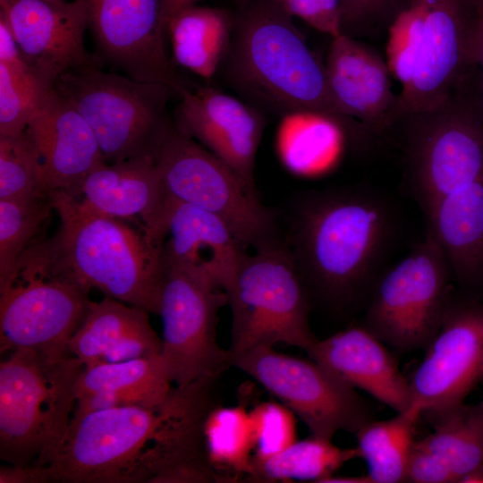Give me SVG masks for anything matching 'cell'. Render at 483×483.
Masks as SVG:
<instances>
[{
  "label": "cell",
  "mask_w": 483,
  "mask_h": 483,
  "mask_svg": "<svg viewBox=\"0 0 483 483\" xmlns=\"http://www.w3.org/2000/svg\"><path fill=\"white\" fill-rule=\"evenodd\" d=\"M205 452L212 467L235 481L251 472L254 452L250 411L242 404L219 406L208 412L202 428Z\"/></svg>",
  "instance_id": "obj_31"
},
{
  "label": "cell",
  "mask_w": 483,
  "mask_h": 483,
  "mask_svg": "<svg viewBox=\"0 0 483 483\" xmlns=\"http://www.w3.org/2000/svg\"><path fill=\"white\" fill-rule=\"evenodd\" d=\"M404 482L452 483L456 482V478L438 455L416 440L408 459Z\"/></svg>",
  "instance_id": "obj_39"
},
{
  "label": "cell",
  "mask_w": 483,
  "mask_h": 483,
  "mask_svg": "<svg viewBox=\"0 0 483 483\" xmlns=\"http://www.w3.org/2000/svg\"><path fill=\"white\" fill-rule=\"evenodd\" d=\"M425 350L409 379L412 404L431 415L464 403L483 381V304L451 292Z\"/></svg>",
  "instance_id": "obj_16"
},
{
  "label": "cell",
  "mask_w": 483,
  "mask_h": 483,
  "mask_svg": "<svg viewBox=\"0 0 483 483\" xmlns=\"http://www.w3.org/2000/svg\"><path fill=\"white\" fill-rule=\"evenodd\" d=\"M173 121L256 190L255 159L267 124L262 111L215 88L200 87L182 93Z\"/></svg>",
  "instance_id": "obj_18"
},
{
  "label": "cell",
  "mask_w": 483,
  "mask_h": 483,
  "mask_svg": "<svg viewBox=\"0 0 483 483\" xmlns=\"http://www.w3.org/2000/svg\"><path fill=\"white\" fill-rule=\"evenodd\" d=\"M166 264L225 292L246 255L245 246L216 216L169 198L164 224Z\"/></svg>",
  "instance_id": "obj_20"
},
{
  "label": "cell",
  "mask_w": 483,
  "mask_h": 483,
  "mask_svg": "<svg viewBox=\"0 0 483 483\" xmlns=\"http://www.w3.org/2000/svg\"><path fill=\"white\" fill-rule=\"evenodd\" d=\"M434 428L419 441L450 468L456 482L483 469V402L431 414Z\"/></svg>",
  "instance_id": "obj_29"
},
{
  "label": "cell",
  "mask_w": 483,
  "mask_h": 483,
  "mask_svg": "<svg viewBox=\"0 0 483 483\" xmlns=\"http://www.w3.org/2000/svg\"><path fill=\"white\" fill-rule=\"evenodd\" d=\"M475 2L479 23L477 63L479 68V91L483 109V0H475Z\"/></svg>",
  "instance_id": "obj_42"
},
{
  "label": "cell",
  "mask_w": 483,
  "mask_h": 483,
  "mask_svg": "<svg viewBox=\"0 0 483 483\" xmlns=\"http://www.w3.org/2000/svg\"><path fill=\"white\" fill-rule=\"evenodd\" d=\"M0 9L25 63L45 88H53L71 69L101 65L85 47L86 15L77 1L0 0Z\"/></svg>",
  "instance_id": "obj_17"
},
{
  "label": "cell",
  "mask_w": 483,
  "mask_h": 483,
  "mask_svg": "<svg viewBox=\"0 0 483 483\" xmlns=\"http://www.w3.org/2000/svg\"><path fill=\"white\" fill-rule=\"evenodd\" d=\"M218 378L175 386L154 406L72 416L46 466L51 482H226L208 460L202 428Z\"/></svg>",
  "instance_id": "obj_1"
},
{
  "label": "cell",
  "mask_w": 483,
  "mask_h": 483,
  "mask_svg": "<svg viewBox=\"0 0 483 483\" xmlns=\"http://www.w3.org/2000/svg\"><path fill=\"white\" fill-rule=\"evenodd\" d=\"M377 198L352 190L309 192L288 218L283 241L311 302L344 311L369 289L393 221Z\"/></svg>",
  "instance_id": "obj_2"
},
{
  "label": "cell",
  "mask_w": 483,
  "mask_h": 483,
  "mask_svg": "<svg viewBox=\"0 0 483 483\" xmlns=\"http://www.w3.org/2000/svg\"><path fill=\"white\" fill-rule=\"evenodd\" d=\"M157 165L166 195L219 217L247 248L283 239L276 214L233 169L173 123Z\"/></svg>",
  "instance_id": "obj_8"
},
{
  "label": "cell",
  "mask_w": 483,
  "mask_h": 483,
  "mask_svg": "<svg viewBox=\"0 0 483 483\" xmlns=\"http://www.w3.org/2000/svg\"><path fill=\"white\" fill-rule=\"evenodd\" d=\"M45 196L38 155L26 132L0 135V199Z\"/></svg>",
  "instance_id": "obj_33"
},
{
  "label": "cell",
  "mask_w": 483,
  "mask_h": 483,
  "mask_svg": "<svg viewBox=\"0 0 483 483\" xmlns=\"http://www.w3.org/2000/svg\"><path fill=\"white\" fill-rule=\"evenodd\" d=\"M407 1L340 0L342 34L354 38L385 19H394Z\"/></svg>",
  "instance_id": "obj_37"
},
{
  "label": "cell",
  "mask_w": 483,
  "mask_h": 483,
  "mask_svg": "<svg viewBox=\"0 0 483 483\" xmlns=\"http://www.w3.org/2000/svg\"><path fill=\"white\" fill-rule=\"evenodd\" d=\"M38 158L43 191H63L76 198L84 179L107 163L83 116L52 88L24 131Z\"/></svg>",
  "instance_id": "obj_19"
},
{
  "label": "cell",
  "mask_w": 483,
  "mask_h": 483,
  "mask_svg": "<svg viewBox=\"0 0 483 483\" xmlns=\"http://www.w3.org/2000/svg\"><path fill=\"white\" fill-rule=\"evenodd\" d=\"M460 482L464 483H483V469L475 470L465 477Z\"/></svg>",
  "instance_id": "obj_45"
},
{
  "label": "cell",
  "mask_w": 483,
  "mask_h": 483,
  "mask_svg": "<svg viewBox=\"0 0 483 483\" xmlns=\"http://www.w3.org/2000/svg\"><path fill=\"white\" fill-rule=\"evenodd\" d=\"M423 414L412 404L388 419H372L356 433L360 458L368 464L370 483L404 482L408 459L414 445L416 426Z\"/></svg>",
  "instance_id": "obj_28"
},
{
  "label": "cell",
  "mask_w": 483,
  "mask_h": 483,
  "mask_svg": "<svg viewBox=\"0 0 483 483\" xmlns=\"http://www.w3.org/2000/svg\"><path fill=\"white\" fill-rule=\"evenodd\" d=\"M254 250L225 292L232 312L231 361L277 343L307 352L318 340L309 323L312 302L283 239Z\"/></svg>",
  "instance_id": "obj_7"
},
{
  "label": "cell",
  "mask_w": 483,
  "mask_h": 483,
  "mask_svg": "<svg viewBox=\"0 0 483 483\" xmlns=\"http://www.w3.org/2000/svg\"><path fill=\"white\" fill-rule=\"evenodd\" d=\"M200 0H161L162 18L166 30L167 22L177 13L190 6L195 5Z\"/></svg>",
  "instance_id": "obj_43"
},
{
  "label": "cell",
  "mask_w": 483,
  "mask_h": 483,
  "mask_svg": "<svg viewBox=\"0 0 483 483\" xmlns=\"http://www.w3.org/2000/svg\"><path fill=\"white\" fill-rule=\"evenodd\" d=\"M477 72L444 105L406 118L411 121V181L422 208L483 179V109Z\"/></svg>",
  "instance_id": "obj_9"
},
{
  "label": "cell",
  "mask_w": 483,
  "mask_h": 483,
  "mask_svg": "<svg viewBox=\"0 0 483 483\" xmlns=\"http://www.w3.org/2000/svg\"><path fill=\"white\" fill-rule=\"evenodd\" d=\"M289 408L312 436L330 439L338 431L356 433L374 419L355 388L314 360H304L259 347L232 359Z\"/></svg>",
  "instance_id": "obj_11"
},
{
  "label": "cell",
  "mask_w": 483,
  "mask_h": 483,
  "mask_svg": "<svg viewBox=\"0 0 483 483\" xmlns=\"http://www.w3.org/2000/svg\"><path fill=\"white\" fill-rule=\"evenodd\" d=\"M324 64L330 93L343 117H355L377 131L390 126L398 95L381 55L341 34L332 38Z\"/></svg>",
  "instance_id": "obj_22"
},
{
  "label": "cell",
  "mask_w": 483,
  "mask_h": 483,
  "mask_svg": "<svg viewBox=\"0 0 483 483\" xmlns=\"http://www.w3.org/2000/svg\"><path fill=\"white\" fill-rule=\"evenodd\" d=\"M306 352L344 382L365 391L396 413L412 406L409 379L400 371L387 346L362 326L318 339Z\"/></svg>",
  "instance_id": "obj_23"
},
{
  "label": "cell",
  "mask_w": 483,
  "mask_h": 483,
  "mask_svg": "<svg viewBox=\"0 0 483 483\" xmlns=\"http://www.w3.org/2000/svg\"><path fill=\"white\" fill-rule=\"evenodd\" d=\"M47 196L59 217L58 228L30 246L16 269L27 266L63 276L158 315L166 274L163 248L143 230L93 211L65 191Z\"/></svg>",
  "instance_id": "obj_3"
},
{
  "label": "cell",
  "mask_w": 483,
  "mask_h": 483,
  "mask_svg": "<svg viewBox=\"0 0 483 483\" xmlns=\"http://www.w3.org/2000/svg\"><path fill=\"white\" fill-rule=\"evenodd\" d=\"M370 483L367 475L365 476H335L332 475L325 479L321 483Z\"/></svg>",
  "instance_id": "obj_44"
},
{
  "label": "cell",
  "mask_w": 483,
  "mask_h": 483,
  "mask_svg": "<svg viewBox=\"0 0 483 483\" xmlns=\"http://www.w3.org/2000/svg\"><path fill=\"white\" fill-rule=\"evenodd\" d=\"M421 40L409 84L398 95L389 125L439 107L478 71L475 0H421Z\"/></svg>",
  "instance_id": "obj_12"
},
{
  "label": "cell",
  "mask_w": 483,
  "mask_h": 483,
  "mask_svg": "<svg viewBox=\"0 0 483 483\" xmlns=\"http://www.w3.org/2000/svg\"><path fill=\"white\" fill-rule=\"evenodd\" d=\"M227 295L182 268L166 264L159 314L163 323L161 359L172 383L187 386L218 378L230 367L228 349L218 341V313Z\"/></svg>",
  "instance_id": "obj_13"
},
{
  "label": "cell",
  "mask_w": 483,
  "mask_h": 483,
  "mask_svg": "<svg viewBox=\"0 0 483 483\" xmlns=\"http://www.w3.org/2000/svg\"><path fill=\"white\" fill-rule=\"evenodd\" d=\"M83 8L97 62L177 97L192 89L168 58L161 0H75Z\"/></svg>",
  "instance_id": "obj_14"
},
{
  "label": "cell",
  "mask_w": 483,
  "mask_h": 483,
  "mask_svg": "<svg viewBox=\"0 0 483 483\" xmlns=\"http://www.w3.org/2000/svg\"><path fill=\"white\" fill-rule=\"evenodd\" d=\"M89 290L63 276L21 266L0 289L1 353L18 349L70 352L83 322Z\"/></svg>",
  "instance_id": "obj_15"
},
{
  "label": "cell",
  "mask_w": 483,
  "mask_h": 483,
  "mask_svg": "<svg viewBox=\"0 0 483 483\" xmlns=\"http://www.w3.org/2000/svg\"><path fill=\"white\" fill-rule=\"evenodd\" d=\"M53 88L87 121L107 163L136 157L157 160L173 123L167 86L136 80L99 64L62 73Z\"/></svg>",
  "instance_id": "obj_6"
},
{
  "label": "cell",
  "mask_w": 483,
  "mask_h": 483,
  "mask_svg": "<svg viewBox=\"0 0 483 483\" xmlns=\"http://www.w3.org/2000/svg\"><path fill=\"white\" fill-rule=\"evenodd\" d=\"M88 208L120 219H136L157 245H163L169 197L152 157L106 163L81 182L76 196Z\"/></svg>",
  "instance_id": "obj_21"
},
{
  "label": "cell",
  "mask_w": 483,
  "mask_h": 483,
  "mask_svg": "<svg viewBox=\"0 0 483 483\" xmlns=\"http://www.w3.org/2000/svg\"><path fill=\"white\" fill-rule=\"evenodd\" d=\"M233 24V17L218 8L195 4L177 13L166 24L172 62L212 79L228 52Z\"/></svg>",
  "instance_id": "obj_26"
},
{
  "label": "cell",
  "mask_w": 483,
  "mask_h": 483,
  "mask_svg": "<svg viewBox=\"0 0 483 483\" xmlns=\"http://www.w3.org/2000/svg\"><path fill=\"white\" fill-rule=\"evenodd\" d=\"M148 314L109 296L91 301L68 349L85 368L159 356L162 339L152 328Z\"/></svg>",
  "instance_id": "obj_24"
},
{
  "label": "cell",
  "mask_w": 483,
  "mask_h": 483,
  "mask_svg": "<svg viewBox=\"0 0 483 483\" xmlns=\"http://www.w3.org/2000/svg\"><path fill=\"white\" fill-rule=\"evenodd\" d=\"M360 458L357 447L341 448L330 439L312 436L296 440L279 453L252 461L248 479L254 481L310 480L322 482L347 462Z\"/></svg>",
  "instance_id": "obj_30"
},
{
  "label": "cell",
  "mask_w": 483,
  "mask_h": 483,
  "mask_svg": "<svg viewBox=\"0 0 483 483\" xmlns=\"http://www.w3.org/2000/svg\"><path fill=\"white\" fill-rule=\"evenodd\" d=\"M84 364L70 352L18 349L0 363V457L47 466L68 430Z\"/></svg>",
  "instance_id": "obj_5"
},
{
  "label": "cell",
  "mask_w": 483,
  "mask_h": 483,
  "mask_svg": "<svg viewBox=\"0 0 483 483\" xmlns=\"http://www.w3.org/2000/svg\"><path fill=\"white\" fill-rule=\"evenodd\" d=\"M219 72L225 84L260 111L282 116L310 111L345 120L330 93L325 64L292 17L272 0H250L233 17Z\"/></svg>",
  "instance_id": "obj_4"
},
{
  "label": "cell",
  "mask_w": 483,
  "mask_h": 483,
  "mask_svg": "<svg viewBox=\"0 0 483 483\" xmlns=\"http://www.w3.org/2000/svg\"><path fill=\"white\" fill-rule=\"evenodd\" d=\"M421 0H408L389 27L386 63L392 76L404 89L411 81L423 30Z\"/></svg>",
  "instance_id": "obj_34"
},
{
  "label": "cell",
  "mask_w": 483,
  "mask_h": 483,
  "mask_svg": "<svg viewBox=\"0 0 483 483\" xmlns=\"http://www.w3.org/2000/svg\"><path fill=\"white\" fill-rule=\"evenodd\" d=\"M171 380L161 356L85 368L76 384V398L103 392L115 408L154 406L172 391Z\"/></svg>",
  "instance_id": "obj_27"
},
{
  "label": "cell",
  "mask_w": 483,
  "mask_h": 483,
  "mask_svg": "<svg viewBox=\"0 0 483 483\" xmlns=\"http://www.w3.org/2000/svg\"><path fill=\"white\" fill-rule=\"evenodd\" d=\"M0 63L6 65L10 70L17 74L35 77L30 68L25 63L10 28L8 27L4 19L1 16Z\"/></svg>",
  "instance_id": "obj_40"
},
{
  "label": "cell",
  "mask_w": 483,
  "mask_h": 483,
  "mask_svg": "<svg viewBox=\"0 0 483 483\" xmlns=\"http://www.w3.org/2000/svg\"><path fill=\"white\" fill-rule=\"evenodd\" d=\"M52 211L48 196L0 199V288L11 281L21 257L38 239Z\"/></svg>",
  "instance_id": "obj_32"
},
{
  "label": "cell",
  "mask_w": 483,
  "mask_h": 483,
  "mask_svg": "<svg viewBox=\"0 0 483 483\" xmlns=\"http://www.w3.org/2000/svg\"><path fill=\"white\" fill-rule=\"evenodd\" d=\"M453 276L464 287L483 283V179L455 190L423 208Z\"/></svg>",
  "instance_id": "obj_25"
},
{
  "label": "cell",
  "mask_w": 483,
  "mask_h": 483,
  "mask_svg": "<svg viewBox=\"0 0 483 483\" xmlns=\"http://www.w3.org/2000/svg\"><path fill=\"white\" fill-rule=\"evenodd\" d=\"M292 17L296 16L331 38L342 34L340 0H272Z\"/></svg>",
  "instance_id": "obj_38"
},
{
  "label": "cell",
  "mask_w": 483,
  "mask_h": 483,
  "mask_svg": "<svg viewBox=\"0 0 483 483\" xmlns=\"http://www.w3.org/2000/svg\"><path fill=\"white\" fill-rule=\"evenodd\" d=\"M1 483H46L51 482L46 466L6 465L0 468Z\"/></svg>",
  "instance_id": "obj_41"
},
{
  "label": "cell",
  "mask_w": 483,
  "mask_h": 483,
  "mask_svg": "<svg viewBox=\"0 0 483 483\" xmlns=\"http://www.w3.org/2000/svg\"><path fill=\"white\" fill-rule=\"evenodd\" d=\"M453 276L435 238L426 237L376 281L362 326L400 352L425 349L437 332Z\"/></svg>",
  "instance_id": "obj_10"
},
{
  "label": "cell",
  "mask_w": 483,
  "mask_h": 483,
  "mask_svg": "<svg viewBox=\"0 0 483 483\" xmlns=\"http://www.w3.org/2000/svg\"><path fill=\"white\" fill-rule=\"evenodd\" d=\"M51 89L35 77L19 75L0 63V135L21 134Z\"/></svg>",
  "instance_id": "obj_35"
},
{
  "label": "cell",
  "mask_w": 483,
  "mask_h": 483,
  "mask_svg": "<svg viewBox=\"0 0 483 483\" xmlns=\"http://www.w3.org/2000/svg\"><path fill=\"white\" fill-rule=\"evenodd\" d=\"M250 414L254 438L252 461L268 459L297 440L295 414L282 402H262Z\"/></svg>",
  "instance_id": "obj_36"
}]
</instances>
